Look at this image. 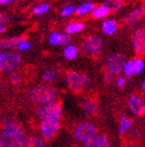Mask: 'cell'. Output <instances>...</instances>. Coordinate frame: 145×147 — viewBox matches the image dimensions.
Wrapping results in <instances>:
<instances>
[{
  "label": "cell",
  "instance_id": "obj_16",
  "mask_svg": "<svg viewBox=\"0 0 145 147\" xmlns=\"http://www.w3.org/2000/svg\"><path fill=\"white\" fill-rule=\"evenodd\" d=\"M144 13H145V6H140L138 8L134 9L133 11H131L130 13H128L127 16L125 18V21L129 24L137 23L144 16Z\"/></svg>",
  "mask_w": 145,
  "mask_h": 147
},
{
  "label": "cell",
  "instance_id": "obj_34",
  "mask_svg": "<svg viewBox=\"0 0 145 147\" xmlns=\"http://www.w3.org/2000/svg\"><path fill=\"white\" fill-rule=\"evenodd\" d=\"M12 1H14V0H0V3L1 4H8V3L12 2Z\"/></svg>",
  "mask_w": 145,
  "mask_h": 147
},
{
  "label": "cell",
  "instance_id": "obj_26",
  "mask_svg": "<svg viewBox=\"0 0 145 147\" xmlns=\"http://www.w3.org/2000/svg\"><path fill=\"white\" fill-rule=\"evenodd\" d=\"M42 79H43L45 82H54L56 80V71H52V69H46L42 74Z\"/></svg>",
  "mask_w": 145,
  "mask_h": 147
},
{
  "label": "cell",
  "instance_id": "obj_27",
  "mask_svg": "<svg viewBox=\"0 0 145 147\" xmlns=\"http://www.w3.org/2000/svg\"><path fill=\"white\" fill-rule=\"evenodd\" d=\"M133 67H134V73H135V75H139L144 69V62L140 58H134Z\"/></svg>",
  "mask_w": 145,
  "mask_h": 147
},
{
  "label": "cell",
  "instance_id": "obj_6",
  "mask_svg": "<svg viewBox=\"0 0 145 147\" xmlns=\"http://www.w3.org/2000/svg\"><path fill=\"white\" fill-rule=\"evenodd\" d=\"M81 50L85 54L96 57L100 54L102 49V41L98 36H88L85 37L80 44Z\"/></svg>",
  "mask_w": 145,
  "mask_h": 147
},
{
  "label": "cell",
  "instance_id": "obj_35",
  "mask_svg": "<svg viewBox=\"0 0 145 147\" xmlns=\"http://www.w3.org/2000/svg\"><path fill=\"white\" fill-rule=\"evenodd\" d=\"M5 30H6V27H5V26L3 25V24H1V25H0V32H1V33H4Z\"/></svg>",
  "mask_w": 145,
  "mask_h": 147
},
{
  "label": "cell",
  "instance_id": "obj_22",
  "mask_svg": "<svg viewBox=\"0 0 145 147\" xmlns=\"http://www.w3.org/2000/svg\"><path fill=\"white\" fill-rule=\"evenodd\" d=\"M77 53H78V50H77L76 46L74 45H68L66 46L65 49L63 51V54H64V57L66 59H69V60H72L76 57Z\"/></svg>",
  "mask_w": 145,
  "mask_h": 147
},
{
  "label": "cell",
  "instance_id": "obj_30",
  "mask_svg": "<svg viewBox=\"0 0 145 147\" xmlns=\"http://www.w3.org/2000/svg\"><path fill=\"white\" fill-rule=\"evenodd\" d=\"M9 81L12 85H19L21 83V77L19 76V74L17 73H12L10 76H9Z\"/></svg>",
  "mask_w": 145,
  "mask_h": 147
},
{
  "label": "cell",
  "instance_id": "obj_7",
  "mask_svg": "<svg viewBox=\"0 0 145 147\" xmlns=\"http://www.w3.org/2000/svg\"><path fill=\"white\" fill-rule=\"evenodd\" d=\"M21 61V55L12 51H6L0 54V69L1 71H13Z\"/></svg>",
  "mask_w": 145,
  "mask_h": 147
},
{
  "label": "cell",
  "instance_id": "obj_3",
  "mask_svg": "<svg viewBox=\"0 0 145 147\" xmlns=\"http://www.w3.org/2000/svg\"><path fill=\"white\" fill-rule=\"evenodd\" d=\"M125 56L121 53L113 52L110 53L104 58V69L106 73L110 74L112 76H118L119 74L124 69L125 64H126Z\"/></svg>",
  "mask_w": 145,
  "mask_h": 147
},
{
  "label": "cell",
  "instance_id": "obj_12",
  "mask_svg": "<svg viewBox=\"0 0 145 147\" xmlns=\"http://www.w3.org/2000/svg\"><path fill=\"white\" fill-rule=\"evenodd\" d=\"M23 132L19 123L12 117H6L1 124V134H17Z\"/></svg>",
  "mask_w": 145,
  "mask_h": 147
},
{
  "label": "cell",
  "instance_id": "obj_1",
  "mask_svg": "<svg viewBox=\"0 0 145 147\" xmlns=\"http://www.w3.org/2000/svg\"><path fill=\"white\" fill-rule=\"evenodd\" d=\"M29 98L33 103L47 104L56 101L58 98V92L55 88L48 85H37L31 89Z\"/></svg>",
  "mask_w": 145,
  "mask_h": 147
},
{
  "label": "cell",
  "instance_id": "obj_2",
  "mask_svg": "<svg viewBox=\"0 0 145 147\" xmlns=\"http://www.w3.org/2000/svg\"><path fill=\"white\" fill-rule=\"evenodd\" d=\"M66 84L68 88L72 92L79 94L87 87L89 83V79L87 78L85 74L81 71H70L66 74Z\"/></svg>",
  "mask_w": 145,
  "mask_h": 147
},
{
  "label": "cell",
  "instance_id": "obj_21",
  "mask_svg": "<svg viewBox=\"0 0 145 147\" xmlns=\"http://www.w3.org/2000/svg\"><path fill=\"white\" fill-rule=\"evenodd\" d=\"M84 29V24L81 22H73L66 26L65 30L67 34H75V33L81 32Z\"/></svg>",
  "mask_w": 145,
  "mask_h": 147
},
{
  "label": "cell",
  "instance_id": "obj_10",
  "mask_svg": "<svg viewBox=\"0 0 145 147\" xmlns=\"http://www.w3.org/2000/svg\"><path fill=\"white\" fill-rule=\"evenodd\" d=\"M130 110L137 117H145V102L138 94H132L128 101Z\"/></svg>",
  "mask_w": 145,
  "mask_h": 147
},
{
  "label": "cell",
  "instance_id": "obj_9",
  "mask_svg": "<svg viewBox=\"0 0 145 147\" xmlns=\"http://www.w3.org/2000/svg\"><path fill=\"white\" fill-rule=\"evenodd\" d=\"M25 138L23 132L17 134H1L0 147H21Z\"/></svg>",
  "mask_w": 145,
  "mask_h": 147
},
{
  "label": "cell",
  "instance_id": "obj_8",
  "mask_svg": "<svg viewBox=\"0 0 145 147\" xmlns=\"http://www.w3.org/2000/svg\"><path fill=\"white\" fill-rule=\"evenodd\" d=\"M41 133L46 140H51L57 135L60 129V123L58 119H45L41 122Z\"/></svg>",
  "mask_w": 145,
  "mask_h": 147
},
{
  "label": "cell",
  "instance_id": "obj_29",
  "mask_svg": "<svg viewBox=\"0 0 145 147\" xmlns=\"http://www.w3.org/2000/svg\"><path fill=\"white\" fill-rule=\"evenodd\" d=\"M50 8V5L49 4H41L39 6L35 7L34 10H33V13L34 14H42L44 12H46L47 10H49Z\"/></svg>",
  "mask_w": 145,
  "mask_h": 147
},
{
  "label": "cell",
  "instance_id": "obj_31",
  "mask_svg": "<svg viewBox=\"0 0 145 147\" xmlns=\"http://www.w3.org/2000/svg\"><path fill=\"white\" fill-rule=\"evenodd\" d=\"M77 8L75 6H68V7H65L64 9L61 10V16H70L72 14L74 11H76Z\"/></svg>",
  "mask_w": 145,
  "mask_h": 147
},
{
  "label": "cell",
  "instance_id": "obj_13",
  "mask_svg": "<svg viewBox=\"0 0 145 147\" xmlns=\"http://www.w3.org/2000/svg\"><path fill=\"white\" fill-rule=\"evenodd\" d=\"M83 147H111V142L107 135L98 134L92 139L84 143Z\"/></svg>",
  "mask_w": 145,
  "mask_h": 147
},
{
  "label": "cell",
  "instance_id": "obj_11",
  "mask_svg": "<svg viewBox=\"0 0 145 147\" xmlns=\"http://www.w3.org/2000/svg\"><path fill=\"white\" fill-rule=\"evenodd\" d=\"M134 51L138 56L145 54V28H139L133 36Z\"/></svg>",
  "mask_w": 145,
  "mask_h": 147
},
{
  "label": "cell",
  "instance_id": "obj_18",
  "mask_svg": "<svg viewBox=\"0 0 145 147\" xmlns=\"http://www.w3.org/2000/svg\"><path fill=\"white\" fill-rule=\"evenodd\" d=\"M132 125H133V119L128 115H122L120 119V124H119V132L120 134L124 135L131 130Z\"/></svg>",
  "mask_w": 145,
  "mask_h": 147
},
{
  "label": "cell",
  "instance_id": "obj_4",
  "mask_svg": "<svg viewBox=\"0 0 145 147\" xmlns=\"http://www.w3.org/2000/svg\"><path fill=\"white\" fill-rule=\"evenodd\" d=\"M37 117L43 121L45 119H58L62 115L61 101H54L51 103L39 105L36 110Z\"/></svg>",
  "mask_w": 145,
  "mask_h": 147
},
{
  "label": "cell",
  "instance_id": "obj_37",
  "mask_svg": "<svg viewBox=\"0 0 145 147\" xmlns=\"http://www.w3.org/2000/svg\"><path fill=\"white\" fill-rule=\"evenodd\" d=\"M142 122H143V124H144V125H145V117H143V121H142Z\"/></svg>",
  "mask_w": 145,
  "mask_h": 147
},
{
  "label": "cell",
  "instance_id": "obj_14",
  "mask_svg": "<svg viewBox=\"0 0 145 147\" xmlns=\"http://www.w3.org/2000/svg\"><path fill=\"white\" fill-rule=\"evenodd\" d=\"M70 41H71V37L69 34H67V33L60 34L58 32L52 33L50 36V39H49V42L52 45H66V44H68Z\"/></svg>",
  "mask_w": 145,
  "mask_h": 147
},
{
  "label": "cell",
  "instance_id": "obj_36",
  "mask_svg": "<svg viewBox=\"0 0 145 147\" xmlns=\"http://www.w3.org/2000/svg\"><path fill=\"white\" fill-rule=\"evenodd\" d=\"M142 90L144 91V93H145V81L142 83Z\"/></svg>",
  "mask_w": 145,
  "mask_h": 147
},
{
  "label": "cell",
  "instance_id": "obj_19",
  "mask_svg": "<svg viewBox=\"0 0 145 147\" xmlns=\"http://www.w3.org/2000/svg\"><path fill=\"white\" fill-rule=\"evenodd\" d=\"M44 141L37 136H27L21 147H44Z\"/></svg>",
  "mask_w": 145,
  "mask_h": 147
},
{
  "label": "cell",
  "instance_id": "obj_5",
  "mask_svg": "<svg viewBox=\"0 0 145 147\" xmlns=\"http://www.w3.org/2000/svg\"><path fill=\"white\" fill-rule=\"evenodd\" d=\"M98 129L89 122H83L78 124L73 130V137L77 142L85 143L96 136Z\"/></svg>",
  "mask_w": 145,
  "mask_h": 147
},
{
  "label": "cell",
  "instance_id": "obj_33",
  "mask_svg": "<svg viewBox=\"0 0 145 147\" xmlns=\"http://www.w3.org/2000/svg\"><path fill=\"white\" fill-rule=\"evenodd\" d=\"M126 85V79L124 77H118L117 78V86L119 88H124Z\"/></svg>",
  "mask_w": 145,
  "mask_h": 147
},
{
  "label": "cell",
  "instance_id": "obj_23",
  "mask_svg": "<svg viewBox=\"0 0 145 147\" xmlns=\"http://www.w3.org/2000/svg\"><path fill=\"white\" fill-rule=\"evenodd\" d=\"M109 12H110L109 8L104 4H102L98 6L96 8H94V10L92 11V16L94 18H104V16H107L109 14Z\"/></svg>",
  "mask_w": 145,
  "mask_h": 147
},
{
  "label": "cell",
  "instance_id": "obj_20",
  "mask_svg": "<svg viewBox=\"0 0 145 147\" xmlns=\"http://www.w3.org/2000/svg\"><path fill=\"white\" fill-rule=\"evenodd\" d=\"M102 32L106 35H112L117 31V23L113 20H108V21L104 22L102 26Z\"/></svg>",
  "mask_w": 145,
  "mask_h": 147
},
{
  "label": "cell",
  "instance_id": "obj_28",
  "mask_svg": "<svg viewBox=\"0 0 145 147\" xmlns=\"http://www.w3.org/2000/svg\"><path fill=\"white\" fill-rule=\"evenodd\" d=\"M123 71H124L125 76L128 77V78L132 77L133 75H135V73H134V67H133V60H128V61L126 62Z\"/></svg>",
  "mask_w": 145,
  "mask_h": 147
},
{
  "label": "cell",
  "instance_id": "obj_25",
  "mask_svg": "<svg viewBox=\"0 0 145 147\" xmlns=\"http://www.w3.org/2000/svg\"><path fill=\"white\" fill-rule=\"evenodd\" d=\"M94 10V4L92 3H84L81 6H79L76 10V14L78 16H83V14L88 13L90 11H93Z\"/></svg>",
  "mask_w": 145,
  "mask_h": 147
},
{
  "label": "cell",
  "instance_id": "obj_24",
  "mask_svg": "<svg viewBox=\"0 0 145 147\" xmlns=\"http://www.w3.org/2000/svg\"><path fill=\"white\" fill-rule=\"evenodd\" d=\"M123 0H106L104 5L109 8L110 12H114L116 10H118L121 6H122Z\"/></svg>",
  "mask_w": 145,
  "mask_h": 147
},
{
  "label": "cell",
  "instance_id": "obj_15",
  "mask_svg": "<svg viewBox=\"0 0 145 147\" xmlns=\"http://www.w3.org/2000/svg\"><path fill=\"white\" fill-rule=\"evenodd\" d=\"M81 107L84 113L88 115H95L98 113V104L91 98L84 99L81 103Z\"/></svg>",
  "mask_w": 145,
  "mask_h": 147
},
{
  "label": "cell",
  "instance_id": "obj_17",
  "mask_svg": "<svg viewBox=\"0 0 145 147\" xmlns=\"http://www.w3.org/2000/svg\"><path fill=\"white\" fill-rule=\"evenodd\" d=\"M27 36H21V37H15V38H10V39H2L1 43H0V47L1 49H6V48H11L13 46H17L21 42H23L27 40Z\"/></svg>",
  "mask_w": 145,
  "mask_h": 147
},
{
  "label": "cell",
  "instance_id": "obj_32",
  "mask_svg": "<svg viewBox=\"0 0 145 147\" xmlns=\"http://www.w3.org/2000/svg\"><path fill=\"white\" fill-rule=\"evenodd\" d=\"M17 48L19 50H27V49L31 48V43L27 41H23V42H21V43L17 45Z\"/></svg>",
  "mask_w": 145,
  "mask_h": 147
}]
</instances>
